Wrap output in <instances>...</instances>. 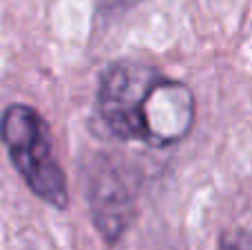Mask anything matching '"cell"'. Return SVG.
Returning a JSON list of instances; mask_svg holds the SVG:
<instances>
[{
	"label": "cell",
	"instance_id": "obj_4",
	"mask_svg": "<svg viewBox=\"0 0 252 250\" xmlns=\"http://www.w3.org/2000/svg\"><path fill=\"white\" fill-rule=\"evenodd\" d=\"M195 122V97L184 82L157 75L139 106L137 142L170 146L182 142Z\"/></svg>",
	"mask_w": 252,
	"mask_h": 250
},
{
	"label": "cell",
	"instance_id": "obj_1",
	"mask_svg": "<svg viewBox=\"0 0 252 250\" xmlns=\"http://www.w3.org/2000/svg\"><path fill=\"white\" fill-rule=\"evenodd\" d=\"M2 140L31 193L53 208H66V177L51 151V135L42 115L27 104H9L2 113Z\"/></svg>",
	"mask_w": 252,
	"mask_h": 250
},
{
	"label": "cell",
	"instance_id": "obj_5",
	"mask_svg": "<svg viewBox=\"0 0 252 250\" xmlns=\"http://www.w3.org/2000/svg\"><path fill=\"white\" fill-rule=\"evenodd\" d=\"M221 250H252V230H232L221 239Z\"/></svg>",
	"mask_w": 252,
	"mask_h": 250
},
{
	"label": "cell",
	"instance_id": "obj_2",
	"mask_svg": "<svg viewBox=\"0 0 252 250\" xmlns=\"http://www.w3.org/2000/svg\"><path fill=\"white\" fill-rule=\"evenodd\" d=\"M87 199L95 228L106 242L115 244L135 217L137 180L122 162L100 155L89 171Z\"/></svg>",
	"mask_w": 252,
	"mask_h": 250
},
{
	"label": "cell",
	"instance_id": "obj_3",
	"mask_svg": "<svg viewBox=\"0 0 252 250\" xmlns=\"http://www.w3.org/2000/svg\"><path fill=\"white\" fill-rule=\"evenodd\" d=\"M159 71L144 62L126 60L109 66L97 89V113L118 140H137L139 106Z\"/></svg>",
	"mask_w": 252,
	"mask_h": 250
}]
</instances>
